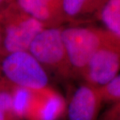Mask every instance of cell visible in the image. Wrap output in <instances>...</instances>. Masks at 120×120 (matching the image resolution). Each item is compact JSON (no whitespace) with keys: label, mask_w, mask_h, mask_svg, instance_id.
<instances>
[{"label":"cell","mask_w":120,"mask_h":120,"mask_svg":"<svg viewBox=\"0 0 120 120\" xmlns=\"http://www.w3.org/2000/svg\"><path fill=\"white\" fill-rule=\"evenodd\" d=\"M109 37L103 28L82 24L63 26L62 38L73 78H81L91 57Z\"/></svg>","instance_id":"6da1fadb"},{"label":"cell","mask_w":120,"mask_h":120,"mask_svg":"<svg viewBox=\"0 0 120 120\" xmlns=\"http://www.w3.org/2000/svg\"><path fill=\"white\" fill-rule=\"evenodd\" d=\"M0 79L11 86L30 90L50 87L49 73L28 51L1 54Z\"/></svg>","instance_id":"7a4b0ae2"},{"label":"cell","mask_w":120,"mask_h":120,"mask_svg":"<svg viewBox=\"0 0 120 120\" xmlns=\"http://www.w3.org/2000/svg\"><path fill=\"white\" fill-rule=\"evenodd\" d=\"M1 22L3 31L1 55L28 51L36 35L46 27L24 12L15 2L1 8Z\"/></svg>","instance_id":"3957f363"},{"label":"cell","mask_w":120,"mask_h":120,"mask_svg":"<svg viewBox=\"0 0 120 120\" xmlns=\"http://www.w3.org/2000/svg\"><path fill=\"white\" fill-rule=\"evenodd\" d=\"M63 26L44 28L33 40L28 52L47 73L69 79L73 75L62 38Z\"/></svg>","instance_id":"277c9868"},{"label":"cell","mask_w":120,"mask_h":120,"mask_svg":"<svg viewBox=\"0 0 120 120\" xmlns=\"http://www.w3.org/2000/svg\"><path fill=\"white\" fill-rule=\"evenodd\" d=\"M120 72V41L110 37L95 53L82 73L83 82L100 89Z\"/></svg>","instance_id":"5b68a950"},{"label":"cell","mask_w":120,"mask_h":120,"mask_svg":"<svg viewBox=\"0 0 120 120\" xmlns=\"http://www.w3.org/2000/svg\"><path fill=\"white\" fill-rule=\"evenodd\" d=\"M65 99L51 87L31 90L23 120H61L66 113Z\"/></svg>","instance_id":"8992f818"},{"label":"cell","mask_w":120,"mask_h":120,"mask_svg":"<svg viewBox=\"0 0 120 120\" xmlns=\"http://www.w3.org/2000/svg\"><path fill=\"white\" fill-rule=\"evenodd\" d=\"M103 102L99 89L83 82L69 98L65 116L68 120H97Z\"/></svg>","instance_id":"52a82bcc"},{"label":"cell","mask_w":120,"mask_h":120,"mask_svg":"<svg viewBox=\"0 0 120 120\" xmlns=\"http://www.w3.org/2000/svg\"><path fill=\"white\" fill-rule=\"evenodd\" d=\"M14 2L46 27L64 26L62 0H15Z\"/></svg>","instance_id":"ba28073f"},{"label":"cell","mask_w":120,"mask_h":120,"mask_svg":"<svg viewBox=\"0 0 120 120\" xmlns=\"http://www.w3.org/2000/svg\"><path fill=\"white\" fill-rule=\"evenodd\" d=\"M102 0H62L65 23L82 24L91 14H95Z\"/></svg>","instance_id":"9c48e42d"},{"label":"cell","mask_w":120,"mask_h":120,"mask_svg":"<svg viewBox=\"0 0 120 120\" xmlns=\"http://www.w3.org/2000/svg\"><path fill=\"white\" fill-rule=\"evenodd\" d=\"M95 15L103 30L120 41V0H102Z\"/></svg>","instance_id":"30bf717a"},{"label":"cell","mask_w":120,"mask_h":120,"mask_svg":"<svg viewBox=\"0 0 120 120\" xmlns=\"http://www.w3.org/2000/svg\"><path fill=\"white\" fill-rule=\"evenodd\" d=\"M13 87L0 79V120H21L13 109Z\"/></svg>","instance_id":"8fae6325"},{"label":"cell","mask_w":120,"mask_h":120,"mask_svg":"<svg viewBox=\"0 0 120 120\" xmlns=\"http://www.w3.org/2000/svg\"><path fill=\"white\" fill-rule=\"evenodd\" d=\"M99 90L103 101L120 103V73Z\"/></svg>","instance_id":"7c38bea8"},{"label":"cell","mask_w":120,"mask_h":120,"mask_svg":"<svg viewBox=\"0 0 120 120\" xmlns=\"http://www.w3.org/2000/svg\"><path fill=\"white\" fill-rule=\"evenodd\" d=\"M102 120H120V103H115L105 113Z\"/></svg>","instance_id":"4fadbf2b"},{"label":"cell","mask_w":120,"mask_h":120,"mask_svg":"<svg viewBox=\"0 0 120 120\" xmlns=\"http://www.w3.org/2000/svg\"><path fill=\"white\" fill-rule=\"evenodd\" d=\"M15 0H0V8H4L8 5L12 4Z\"/></svg>","instance_id":"5bb4252c"},{"label":"cell","mask_w":120,"mask_h":120,"mask_svg":"<svg viewBox=\"0 0 120 120\" xmlns=\"http://www.w3.org/2000/svg\"><path fill=\"white\" fill-rule=\"evenodd\" d=\"M1 8H0V55L1 53V49H2V38H3L2 26H1Z\"/></svg>","instance_id":"9a60e30c"}]
</instances>
